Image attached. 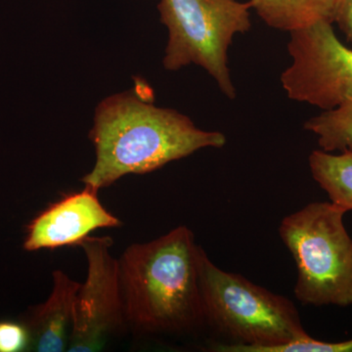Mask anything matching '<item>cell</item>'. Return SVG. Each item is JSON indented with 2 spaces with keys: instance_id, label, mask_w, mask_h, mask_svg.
Segmentation results:
<instances>
[{
  "instance_id": "1",
  "label": "cell",
  "mask_w": 352,
  "mask_h": 352,
  "mask_svg": "<svg viewBox=\"0 0 352 352\" xmlns=\"http://www.w3.org/2000/svg\"><path fill=\"white\" fill-rule=\"evenodd\" d=\"M99 104L89 138L96 151L92 170L82 182L96 190L127 175H144L205 148L224 147L226 134L197 127L190 118L156 107L146 85Z\"/></svg>"
},
{
  "instance_id": "2",
  "label": "cell",
  "mask_w": 352,
  "mask_h": 352,
  "mask_svg": "<svg viewBox=\"0 0 352 352\" xmlns=\"http://www.w3.org/2000/svg\"><path fill=\"white\" fill-rule=\"evenodd\" d=\"M200 249L186 226L127 248L119 259L127 325L148 335H180L205 324Z\"/></svg>"
},
{
  "instance_id": "3",
  "label": "cell",
  "mask_w": 352,
  "mask_h": 352,
  "mask_svg": "<svg viewBox=\"0 0 352 352\" xmlns=\"http://www.w3.org/2000/svg\"><path fill=\"white\" fill-rule=\"evenodd\" d=\"M199 278L205 324L229 340L210 351L263 352L309 336L291 300L220 270L201 247Z\"/></svg>"
},
{
  "instance_id": "4",
  "label": "cell",
  "mask_w": 352,
  "mask_h": 352,
  "mask_svg": "<svg viewBox=\"0 0 352 352\" xmlns=\"http://www.w3.org/2000/svg\"><path fill=\"white\" fill-rule=\"evenodd\" d=\"M346 210L332 201H314L287 215L279 234L296 266L294 292L302 305H352V239Z\"/></svg>"
},
{
  "instance_id": "5",
  "label": "cell",
  "mask_w": 352,
  "mask_h": 352,
  "mask_svg": "<svg viewBox=\"0 0 352 352\" xmlns=\"http://www.w3.org/2000/svg\"><path fill=\"white\" fill-rule=\"evenodd\" d=\"M161 21L168 30L164 67L177 71L195 64L208 72L230 100L237 97L229 68L234 36L252 28L250 1L161 0Z\"/></svg>"
},
{
  "instance_id": "6",
  "label": "cell",
  "mask_w": 352,
  "mask_h": 352,
  "mask_svg": "<svg viewBox=\"0 0 352 352\" xmlns=\"http://www.w3.org/2000/svg\"><path fill=\"white\" fill-rule=\"evenodd\" d=\"M323 22L289 32L292 64L281 75L289 99L323 111L339 107L352 98V50Z\"/></svg>"
},
{
  "instance_id": "7",
  "label": "cell",
  "mask_w": 352,
  "mask_h": 352,
  "mask_svg": "<svg viewBox=\"0 0 352 352\" xmlns=\"http://www.w3.org/2000/svg\"><path fill=\"white\" fill-rule=\"evenodd\" d=\"M112 238L87 237L80 247L87 261V276L74 305L69 352L101 351L108 340L126 327L119 259L111 254Z\"/></svg>"
},
{
  "instance_id": "8",
  "label": "cell",
  "mask_w": 352,
  "mask_h": 352,
  "mask_svg": "<svg viewBox=\"0 0 352 352\" xmlns=\"http://www.w3.org/2000/svg\"><path fill=\"white\" fill-rule=\"evenodd\" d=\"M98 190L85 185L82 191L62 197L28 224L23 248L28 252L80 245L99 228L122 226L102 205Z\"/></svg>"
},
{
  "instance_id": "9",
  "label": "cell",
  "mask_w": 352,
  "mask_h": 352,
  "mask_svg": "<svg viewBox=\"0 0 352 352\" xmlns=\"http://www.w3.org/2000/svg\"><path fill=\"white\" fill-rule=\"evenodd\" d=\"M80 283L61 270L53 272V287L47 300L30 308L22 318L30 333L29 351L62 352L68 349L74 305Z\"/></svg>"
},
{
  "instance_id": "10",
  "label": "cell",
  "mask_w": 352,
  "mask_h": 352,
  "mask_svg": "<svg viewBox=\"0 0 352 352\" xmlns=\"http://www.w3.org/2000/svg\"><path fill=\"white\" fill-rule=\"evenodd\" d=\"M252 10L272 29L288 32L319 23L333 24L339 0H249Z\"/></svg>"
},
{
  "instance_id": "11",
  "label": "cell",
  "mask_w": 352,
  "mask_h": 352,
  "mask_svg": "<svg viewBox=\"0 0 352 352\" xmlns=\"http://www.w3.org/2000/svg\"><path fill=\"white\" fill-rule=\"evenodd\" d=\"M308 163L312 177L327 193L330 201L346 212L352 210L351 150L338 155L315 150Z\"/></svg>"
},
{
  "instance_id": "12",
  "label": "cell",
  "mask_w": 352,
  "mask_h": 352,
  "mask_svg": "<svg viewBox=\"0 0 352 352\" xmlns=\"http://www.w3.org/2000/svg\"><path fill=\"white\" fill-rule=\"evenodd\" d=\"M303 129L317 136L323 151H352V98L339 107L310 118Z\"/></svg>"
},
{
  "instance_id": "13",
  "label": "cell",
  "mask_w": 352,
  "mask_h": 352,
  "mask_svg": "<svg viewBox=\"0 0 352 352\" xmlns=\"http://www.w3.org/2000/svg\"><path fill=\"white\" fill-rule=\"evenodd\" d=\"M263 352H352V340L327 342L312 339L308 336L281 346L268 347Z\"/></svg>"
},
{
  "instance_id": "14",
  "label": "cell",
  "mask_w": 352,
  "mask_h": 352,
  "mask_svg": "<svg viewBox=\"0 0 352 352\" xmlns=\"http://www.w3.org/2000/svg\"><path fill=\"white\" fill-rule=\"evenodd\" d=\"M30 333L22 321L0 320V352L29 351Z\"/></svg>"
},
{
  "instance_id": "15",
  "label": "cell",
  "mask_w": 352,
  "mask_h": 352,
  "mask_svg": "<svg viewBox=\"0 0 352 352\" xmlns=\"http://www.w3.org/2000/svg\"><path fill=\"white\" fill-rule=\"evenodd\" d=\"M333 24H337L346 41L352 43V0L338 1Z\"/></svg>"
}]
</instances>
